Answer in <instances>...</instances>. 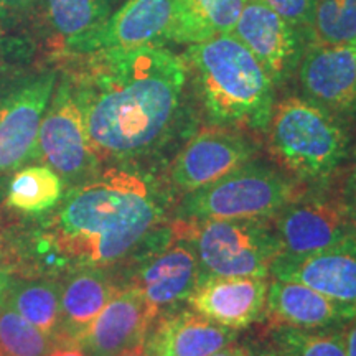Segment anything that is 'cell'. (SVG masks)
<instances>
[{
	"label": "cell",
	"mask_w": 356,
	"mask_h": 356,
	"mask_svg": "<svg viewBox=\"0 0 356 356\" xmlns=\"http://www.w3.org/2000/svg\"><path fill=\"white\" fill-rule=\"evenodd\" d=\"M167 198L152 177L111 167L42 213L0 208V273L58 279L118 264L159 234Z\"/></svg>",
	"instance_id": "obj_1"
},
{
	"label": "cell",
	"mask_w": 356,
	"mask_h": 356,
	"mask_svg": "<svg viewBox=\"0 0 356 356\" xmlns=\"http://www.w3.org/2000/svg\"><path fill=\"white\" fill-rule=\"evenodd\" d=\"M61 56L101 162L152 154L185 122L188 66L162 44Z\"/></svg>",
	"instance_id": "obj_2"
},
{
	"label": "cell",
	"mask_w": 356,
	"mask_h": 356,
	"mask_svg": "<svg viewBox=\"0 0 356 356\" xmlns=\"http://www.w3.org/2000/svg\"><path fill=\"white\" fill-rule=\"evenodd\" d=\"M184 60L215 126L264 131L275 106V86L233 33L190 44Z\"/></svg>",
	"instance_id": "obj_3"
},
{
	"label": "cell",
	"mask_w": 356,
	"mask_h": 356,
	"mask_svg": "<svg viewBox=\"0 0 356 356\" xmlns=\"http://www.w3.org/2000/svg\"><path fill=\"white\" fill-rule=\"evenodd\" d=\"M266 129L274 157L305 180L332 177L348 155L350 136L340 115L307 97L277 102Z\"/></svg>",
	"instance_id": "obj_4"
},
{
	"label": "cell",
	"mask_w": 356,
	"mask_h": 356,
	"mask_svg": "<svg viewBox=\"0 0 356 356\" xmlns=\"http://www.w3.org/2000/svg\"><path fill=\"white\" fill-rule=\"evenodd\" d=\"M175 231L188 239L202 277H262L279 254L273 220H204L177 222Z\"/></svg>",
	"instance_id": "obj_5"
},
{
	"label": "cell",
	"mask_w": 356,
	"mask_h": 356,
	"mask_svg": "<svg viewBox=\"0 0 356 356\" xmlns=\"http://www.w3.org/2000/svg\"><path fill=\"white\" fill-rule=\"evenodd\" d=\"M299 193L292 178L273 167L249 162L215 184L185 193L178 218L186 221L273 218Z\"/></svg>",
	"instance_id": "obj_6"
},
{
	"label": "cell",
	"mask_w": 356,
	"mask_h": 356,
	"mask_svg": "<svg viewBox=\"0 0 356 356\" xmlns=\"http://www.w3.org/2000/svg\"><path fill=\"white\" fill-rule=\"evenodd\" d=\"M58 70L0 79V180L35 157L40 122L56 88Z\"/></svg>",
	"instance_id": "obj_7"
},
{
	"label": "cell",
	"mask_w": 356,
	"mask_h": 356,
	"mask_svg": "<svg viewBox=\"0 0 356 356\" xmlns=\"http://www.w3.org/2000/svg\"><path fill=\"white\" fill-rule=\"evenodd\" d=\"M35 157L73 186L95 177L101 163L89 140L81 106L65 74H58L50 104L40 122Z\"/></svg>",
	"instance_id": "obj_8"
},
{
	"label": "cell",
	"mask_w": 356,
	"mask_h": 356,
	"mask_svg": "<svg viewBox=\"0 0 356 356\" xmlns=\"http://www.w3.org/2000/svg\"><path fill=\"white\" fill-rule=\"evenodd\" d=\"M273 225L279 254L270 270L304 261L353 236L340 200L297 197L273 216Z\"/></svg>",
	"instance_id": "obj_9"
},
{
	"label": "cell",
	"mask_w": 356,
	"mask_h": 356,
	"mask_svg": "<svg viewBox=\"0 0 356 356\" xmlns=\"http://www.w3.org/2000/svg\"><path fill=\"white\" fill-rule=\"evenodd\" d=\"M231 33L256 56L275 88L297 73L309 44L307 33L284 20L264 0H248Z\"/></svg>",
	"instance_id": "obj_10"
},
{
	"label": "cell",
	"mask_w": 356,
	"mask_h": 356,
	"mask_svg": "<svg viewBox=\"0 0 356 356\" xmlns=\"http://www.w3.org/2000/svg\"><path fill=\"white\" fill-rule=\"evenodd\" d=\"M254 154L256 145L236 129H203L177 154L168 175L173 188L185 195L215 184L236 168L246 165Z\"/></svg>",
	"instance_id": "obj_11"
},
{
	"label": "cell",
	"mask_w": 356,
	"mask_h": 356,
	"mask_svg": "<svg viewBox=\"0 0 356 356\" xmlns=\"http://www.w3.org/2000/svg\"><path fill=\"white\" fill-rule=\"evenodd\" d=\"M307 99L337 115L356 114V44H307L299 68Z\"/></svg>",
	"instance_id": "obj_12"
},
{
	"label": "cell",
	"mask_w": 356,
	"mask_h": 356,
	"mask_svg": "<svg viewBox=\"0 0 356 356\" xmlns=\"http://www.w3.org/2000/svg\"><path fill=\"white\" fill-rule=\"evenodd\" d=\"M175 0H124L97 29L66 53H91L168 42ZM63 53V55H66Z\"/></svg>",
	"instance_id": "obj_13"
},
{
	"label": "cell",
	"mask_w": 356,
	"mask_h": 356,
	"mask_svg": "<svg viewBox=\"0 0 356 356\" xmlns=\"http://www.w3.org/2000/svg\"><path fill=\"white\" fill-rule=\"evenodd\" d=\"M200 275L202 270L193 246L173 231L170 241L157 246L142 261L131 284L144 293L150 307L160 315L162 309L186 302L197 287Z\"/></svg>",
	"instance_id": "obj_14"
},
{
	"label": "cell",
	"mask_w": 356,
	"mask_h": 356,
	"mask_svg": "<svg viewBox=\"0 0 356 356\" xmlns=\"http://www.w3.org/2000/svg\"><path fill=\"white\" fill-rule=\"evenodd\" d=\"M159 314L132 284L115 296L92 320L78 345L88 356H115L145 341Z\"/></svg>",
	"instance_id": "obj_15"
},
{
	"label": "cell",
	"mask_w": 356,
	"mask_h": 356,
	"mask_svg": "<svg viewBox=\"0 0 356 356\" xmlns=\"http://www.w3.org/2000/svg\"><path fill=\"white\" fill-rule=\"evenodd\" d=\"M267 289L262 277H202L186 302L211 322L241 330L264 315Z\"/></svg>",
	"instance_id": "obj_16"
},
{
	"label": "cell",
	"mask_w": 356,
	"mask_h": 356,
	"mask_svg": "<svg viewBox=\"0 0 356 356\" xmlns=\"http://www.w3.org/2000/svg\"><path fill=\"white\" fill-rule=\"evenodd\" d=\"M238 330L211 322L193 310L159 315L145 338L150 356H210L233 345Z\"/></svg>",
	"instance_id": "obj_17"
},
{
	"label": "cell",
	"mask_w": 356,
	"mask_h": 356,
	"mask_svg": "<svg viewBox=\"0 0 356 356\" xmlns=\"http://www.w3.org/2000/svg\"><path fill=\"white\" fill-rule=\"evenodd\" d=\"M264 315L273 327L322 330L346 325L356 310L337 304L305 284L274 279L267 289Z\"/></svg>",
	"instance_id": "obj_18"
},
{
	"label": "cell",
	"mask_w": 356,
	"mask_h": 356,
	"mask_svg": "<svg viewBox=\"0 0 356 356\" xmlns=\"http://www.w3.org/2000/svg\"><path fill=\"white\" fill-rule=\"evenodd\" d=\"M270 274L279 280L305 284L337 304L356 310V238L353 236L296 264L273 269Z\"/></svg>",
	"instance_id": "obj_19"
},
{
	"label": "cell",
	"mask_w": 356,
	"mask_h": 356,
	"mask_svg": "<svg viewBox=\"0 0 356 356\" xmlns=\"http://www.w3.org/2000/svg\"><path fill=\"white\" fill-rule=\"evenodd\" d=\"M119 287L104 267H83L65 275L61 284L58 343H76Z\"/></svg>",
	"instance_id": "obj_20"
},
{
	"label": "cell",
	"mask_w": 356,
	"mask_h": 356,
	"mask_svg": "<svg viewBox=\"0 0 356 356\" xmlns=\"http://www.w3.org/2000/svg\"><path fill=\"white\" fill-rule=\"evenodd\" d=\"M124 0H38L37 12L48 42L63 55L84 35L97 29Z\"/></svg>",
	"instance_id": "obj_21"
},
{
	"label": "cell",
	"mask_w": 356,
	"mask_h": 356,
	"mask_svg": "<svg viewBox=\"0 0 356 356\" xmlns=\"http://www.w3.org/2000/svg\"><path fill=\"white\" fill-rule=\"evenodd\" d=\"M248 0H175L168 42L195 44L233 32Z\"/></svg>",
	"instance_id": "obj_22"
},
{
	"label": "cell",
	"mask_w": 356,
	"mask_h": 356,
	"mask_svg": "<svg viewBox=\"0 0 356 356\" xmlns=\"http://www.w3.org/2000/svg\"><path fill=\"white\" fill-rule=\"evenodd\" d=\"M26 322L58 341L60 330L61 282L58 279H19L10 282L3 299Z\"/></svg>",
	"instance_id": "obj_23"
},
{
	"label": "cell",
	"mask_w": 356,
	"mask_h": 356,
	"mask_svg": "<svg viewBox=\"0 0 356 356\" xmlns=\"http://www.w3.org/2000/svg\"><path fill=\"white\" fill-rule=\"evenodd\" d=\"M63 197V180L47 165L17 170L8 181L6 204L25 213L50 210Z\"/></svg>",
	"instance_id": "obj_24"
},
{
	"label": "cell",
	"mask_w": 356,
	"mask_h": 356,
	"mask_svg": "<svg viewBox=\"0 0 356 356\" xmlns=\"http://www.w3.org/2000/svg\"><path fill=\"white\" fill-rule=\"evenodd\" d=\"M277 356H346L345 330L322 328L304 330L293 327H273L270 348Z\"/></svg>",
	"instance_id": "obj_25"
},
{
	"label": "cell",
	"mask_w": 356,
	"mask_h": 356,
	"mask_svg": "<svg viewBox=\"0 0 356 356\" xmlns=\"http://www.w3.org/2000/svg\"><path fill=\"white\" fill-rule=\"evenodd\" d=\"M58 345L6 302L0 304V356H47Z\"/></svg>",
	"instance_id": "obj_26"
},
{
	"label": "cell",
	"mask_w": 356,
	"mask_h": 356,
	"mask_svg": "<svg viewBox=\"0 0 356 356\" xmlns=\"http://www.w3.org/2000/svg\"><path fill=\"white\" fill-rule=\"evenodd\" d=\"M310 43H351L356 40V0H317L307 30Z\"/></svg>",
	"instance_id": "obj_27"
},
{
	"label": "cell",
	"mask_w": 356,
	"mask_h": 356,
	"mask_svg": "<svg viewBox=\"0 0 356 356\" xmlns=\"http://www.w3.org/2000/svg\"><path fill=\"white\" fill-rule=\"evenodd\" d=\"M264 2L284 20L307 33L317 0H264Z\"/></svg>",
	"instance_id": "obj_28"
},
{
	"label": "cell",
	"mask_w": 356,
	"mask_h": 356,
	"mask_svg": "<svg viewBox=\"0 0 356 356\" xmlns=\"http://www.w3.org/2000/svg\"><path fill=\"white\" fill-rule=\"evenodd\" d=\"M38 0H0V15L8 30L35 17Z\"/></svg>",
	"instance_id": "obj_29"
},
{
	"label": "cell",
	"mask_w": 356,
	"mask_h": 356,
	"mask_svg": "<svg viewBox=\"0 0 356 356\" xmlns=\"http://www.w3.org/2000/svg\"><path fill=\"white\" fill-rule=\"evenodd\" d=\"M340 203L341 208H343L351 234H353V238H356V152L353 157V163H351V168L348 172V177H346L343 191H341Z\"/></svg>",
	"instance_id": "obj_30"
},
{
	"label": "cell",
	"mask_w": 356,
	"mask_h": 356,
	"mask_svg": "<svg viewBox=\"0 0 356 356\" xmlns=\"http://www.w3.org/2000/svg\"><path fill=\"white\" fill-rule=\"evenodd\" d=\"M346 356H356V315L346 323L345 328Z\"/></svg>",
	"instance_id": "obj_31"
},
{
	"label": "cell",
	"mask_w": 356,
	"mask_h": 356,
	"mask_svg": "<svg viewBox=\"0 0 356 356\" xmlns=\"http://www.w3.org/2000/svg\"><path fill=\"white\" fill-rule=\"evenodd\" d=\"M47 356H88L84 350L76 343H60Z\"/></svg>",
	"instance_id": "obj_32"
},
{
	"label": "cell",
	"mask_w": 356,
	"mask_h": 356,
	"mask_svg": "<svg viewBox=\"0 0 356 356\" xmlns=\"http://www.w3.org/2000/svg\"><path fill=\"white\" fill-rule=\"evenodd\" d=\"M10 38L8 37V29L0 22V58H3L8 51V43H10Z\"/></svg>",
	"instance_id": "obj_33"
},
{
	"label": "cell",
	"mask_w": 356,
	"mask_h": 356,
	"mask_svg": "<svg viewBox=\"0 0 356 356\" xmlns=\"http://www.w3.org/2000/svg\"><path fill=\"white\" fill-rule=\"evenodd\" d=\"M246 351L248 350L239 348V346H236L233 343V345H228V346H225V348L215 351V353H211L210 356H243Z\"/></svg>",
	"instance_id": "obj_34"
},
{
	"label": "cell",
	"mask_w": 356,
	"mask_h": 356,
	"mask_svg": "<svg viewBox=\"0 0 356 356\" xmlns=\"http://www.w3.org/2000/svg\"><path fill=\"white\" fill-rule=\"evenodd\" d=\"M115 356H150V355L145 348V341H144L142 345L134 346V348H129L126 351H122V353H118Z\"/></svg>",
	"instance_id": "obj_35"
},
{
	"label": "cell",
	"mask_w": 356,
	"mask_h": 356,
	"mask_svg": "<svg viewBox=\"0 0 356 356\" xmlns=\"http://www.w3.org/2000/svg\"><path fill=\"white\" fill-rule=\"evenodd\" d=\"M10 277H8L7 274L0 273V304H2L3 299H6V293L8 291V287H10Z\"/></svg>",
	"instance_id": "obj_36"
},
{
	"label": "cell",
	"mask_w": 356,
	"mask_h": 356,
	"mask_svg": "<svg viewBox=\"0 0 356 356\" xmlns=\"http://www.w3.org/2000/svg\"><path fill=\"white\" fill-rule=\"evenodd\" d=\"M259 356H277V355H275L273 350H267V351H262Z\"/></svg>",
	"instance_id": "obj_37"
},
{
	"label": "cell",
	"mask_w": 356,
	"mask_h": 356,
	"mask_svg": "<svg viewBox=\"0 0 356 356\" xmlns=\"http://www.w3.org/2000/svg\"><path fill=\"white\" fill-rule=\"evenodd\" d=\"M243 356H254V355H251V353H249V351H246V353H244Z\"/></svg>",
	"instance_id": "obj_38"
},
{
	"label": "cell",
	"mask_w": 356,
	"mask_h": 356,
	"mask_svg": "<svg viewBox=\"0 0 356 356\" xmlns=\"http://www.w3.org/2000/svg\"><path fill=\"white\" fill-rule=\"evenodd\" d=\"M0 22H2V15H0ZM2 24H3V22H2Z\"/></svg>",
	"instance_id": "obj_39"
},
{
	"label": "cell",
	"mask_w": 356,
	"mask_h": 356,
	"mask_svg": "<svg viewBox=\"0 0 356 356\" xmlns=\"http://www.w3.org/2000/svg\"><path fill=\"white\" fill-rule=\"evenodd\" d=\"M355 44H356V40H355Z\"/></svg>",
	"instance_id": "obj_40"
}]
</instances>
